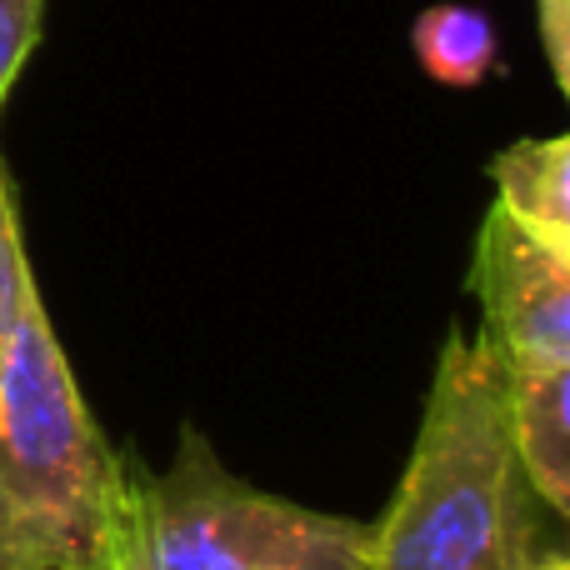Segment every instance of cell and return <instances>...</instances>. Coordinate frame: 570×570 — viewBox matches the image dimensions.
Listing matches in <instances>:
<instances>
[{"label": "cell", "mask_w": 570, "mask_h": 570, "mask_svg": "<svg viewBox=\"0 0 570 570\" xmlns=\"http://www.w3.org/2000/svg\"><path fill=\"white\" fill-rule=\"evenodd\" d=\"M126 546L130 471L30 285L0 361V570H126Z\"/></svg>", "instance_id": "6da1fadb"}, {"label": "cell", "mask_w": 570, "mask_h": 570, "mask_svg": "<svg viewBox=\"0 0 570 570\" xmlns=\"http://www.w3.org/2000/svg\"><path fill=\"white\" fill-rule=\"evenodd\" d=\"M525 495L501 351L485 331H451L401 491L371 525L365 570H525Z\"/></svg>", "instance_id": "7a4b0ae2"}, {"label": "cell", "mask_w": 570, "mask_h": 570, "mask_svg": "<svg viewBox=\"0 0 570 570\" xmlns=\"http://www.w3.org/2000/svg\"><path fill=\"white\" fill-rule=\"evenodd\" d=\"M371 525L236 481L196 431L170 471L130 481L126 570H365Z\"/></svg>", "instance_id": "3957f363"}, {"label": "cell", "mask_w": 570, "mask_h": 570, "mask_svg": "<svg viewBox=\"0 0 570 570\" xmlns=\"http://www.w3.org/2000/svg\"><path fill=\"white\" fill-rule=\"evenodd\" d=\"M471 291L505 371H570V250L491 206L475 236Z\"/></svg>", "instance_id": "277c9868"}, {"label": "cell", "mask_w": 570, "mask_h": 570, "mask_svg": "<svg viewBox=\"0 0 570 570\" xmlns=\"http://www.w3.org/2000/svg\"><path fill=\"white\" fill-rule=\"evenodd\" d=\"M511 441L546 511H570V371H505Z\"/></svg>", "instance_id": "5b68a950"}, {"label": "cell", "mask_w": 570, "mask_h": 570, "mask_svg": "<svg viewBox=\"0 0 570 570\" xmlns=\"http://www.w3.org/2000/svg\"><path fill=\"white\" fill-rule=\"evenodd\" d=\"M495 206L541 236L546 246L570 250V140H515L491 160Z\"/></svg>", "instance_id": "8992f818"}, {"label": "cell", "mask_w": 570, "mask_h": 570, "mask_svg": "<svg viewBox=\"0 0 570 570\" xmlns=\"http://www.w3.org/2000/svg\"><path fill=\"white\" fill-rule=\"evenodd\" d=\"M411 46L425 76L451 90H475L501 66V36H495L491 16L471 6H431L411 26Z\"/></svg>", "instance_id": "52a82bcc"}, {"label": "cell", "mask_w": 570, "mask_h": 570, "mask_svg": "<svg viewBox=\"0 0 570 570\" xmlns=\"http://www.w3.org/2000/svg\"><path fill=\"white\" fill-rule=\"evenodd\" d=\"M30 261H26V240H20V210H16V186L6 176V160H0V361H6L10 345V325L20 315V301L30 295Z\"/></svg>", "instance_id": "ba28073f"}, {"label": "cell", "mask_w": 570, "mask_h": 570, "mask_svg": "<svg viewBox=\"0 0 570 570\" xmlns=\"http://www.w3.org/2000/svg\"><path fill=\"white\" fill-rule=\"evenodd\" d=\"M40 10L46 0H0V106L26 70L30 50L40 46Z\"/></svg>", "instance_id": "9c48e42d"}, {"label": "cell", "mask_w": 570, "mask_h": 570, "mask_svg": "<svg viewBox=\"0 0 570 570\" xmlns=\"http://www.w3.org/2000/svg\"><path fill=\"white\" fill-rule=\"evenodd\" d=\"M541 40L556 86H570V0H541Z\"/></svg>", "instance_id": "30bf717a"}, {"label": "cell", "mask_w": 570, "mask_h": 570, "mask_svg": "<svg viewBox=\"0 0 570 570\" xmlns=\"http://www.w3.org/2000/svg\"><path fill=\"white\" fill-rule=\"evenodd\" d=\"M525 570H570V561H566L561 551H546V556H531Z\"/></svg>", "instance_id": "8fae6325"}]
</instances>
